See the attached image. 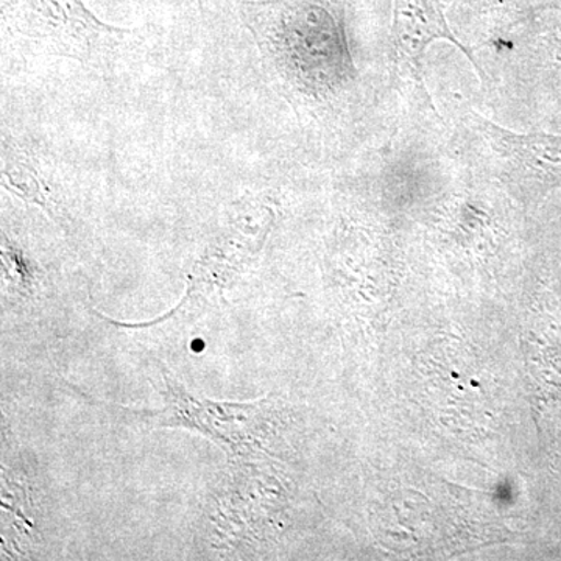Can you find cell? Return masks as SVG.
<instances>
[{"instance_id": "4", "label": "cell", "mask_w": 561, "mask_h": 561, "mask_svg": "<svg viewBox=\"0 0 561 561\" xmlns=\"http://www.w3.org/2000/svg\"><path fill=\"white\" fill-rule=\"evenodd\" d=\"M435 41H448L470 58L472 66L482 73L474 55L454 35L440 0H393L390 58L394 72L404 83L411 84L427 103L430 94L424 87L423 60L427 47ZM483 76V73H482Z\"/></svg>"}, {"instance_id": "6", "label": "cell", "mask_w": 561, "mask_h": 561, "mask_svg": "<svg viewBox=\"0 0 561 561\" xmlns=\"http://www.w3.org/2000/svg\"><path fill=\"white\" fill-rule=\"evenodd\" d=\"M3 183L11 192L20 195L24 201L38 205L50 217H55L54 206L47 195L46 186L39 180L38 173L32 168V162L24 160L20 151H5L3 153Z\"/></svg>"}, {"instance_id": "1", "label": "cell", "mask_w": 561, "mask_h": 561, "mask_svg": "<svg viewBox=\"0 0 561 561\" xmlns=\"http://www.w3.org/2000/svg\"><path fill=\"white\" fill-rule=\"evenodd\" d=\"M272 84L295 106L330 103L350 77L337 14L323 0H239Z\"/></svg>"}, {"instance_id": "2", "label": "cell", "mask_w": 561, "mask_h": 561, "mask_svg": "<svg viewBox=\"0 0 561 561\" xmlns=\"http://www.w3.org/2000/svg\"><path fill=\"white\" fill-rule=\"evenodd\" d=\"M457 127L468 157L519 201L561 187V135L511 131L471 108L460 111Z\"/></svg>"}, {"instance_id": "8", "label": "cell", "mask_w": 561, "mask_h": 561, "mask_svg": "<svg viewBox=\"0 0 561 561\" xmlns=\"http://www.w3.org/2000/svg\"><path fill=\"white\" fill-rule=\"evenodd\" d=\"M198 7H201V10L205 9L206 0H197Z\"/></svg>"}, {"instance_id": "7", "label": "cell", "mask_w": 561, "mask_h": 561, "mask_svg": "<svg viewBox=\"0 0 561 561\" xmlns=\"http://www.w3.org/2000/svg\"><path fill=\"white\" fill-rule=\"evenodd\" d=\"M556 0H465L470 10L481 14H500V16H523L531 11L545 9Z\"/></svg>"}, {"instance_id": "5", "label": "cell", "mask_w": 561, "mask_h": 561, "mask_svg": "<svg viewBox=\"0 0 561 561\" xmlns=\"http://www.w3.org/2000/svg\"><path fill=\"white\" fill-rule=\"evenodd\" d=\"M168 383V408L151 413L149 421L154 426H181L201 431L221 445L230 446L239 454L256 438L250 434L254 427L256 409L250 404H224L192 397L190 391L173 382L171 375H164Z\"/></svg>"}, {"instance_id": "3", "label": "cell", "mask_w": 561, "mask_h": 561, "mask_svg": "<svg viewBox=\"0 0 561 561\" xmlns=\"http://www.w3.org/2000/svg\"><path fill=\"white\" fill-rule=\"evenodd\" d=\"M2 16L11 35L79 62L103 60L133 36L99 20L83 0H2Z\"/></svg>"}]
</instances>
